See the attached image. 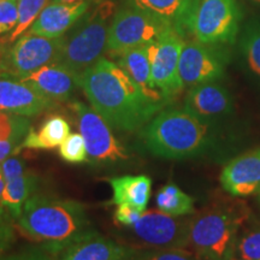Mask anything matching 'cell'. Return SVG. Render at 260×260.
<instances>
[{
	"mask_svg": "<svg viewBox=\"0 0 260 260\" xmlns=\"http://www.w3.org/2000/svg\"><path fill=\"white\" fill-rule=\"evenodd\" d=\"M71 110L76 117L77 126L86 142L88 157L96 162H116L129 158L124 146L113 135L111 126L93 107L73 102Z\"/></svg>",
	"mask_w": 260,
	"mask_h": 260,
	"instance_id": "9c48e42d",
	"label": "cell"
},
{
	"mask_svg": "<svg viewBox=\"0 0 260 260\" xmlns=\"http://www.w3.org/2000/svg\"><path fill=\"white\" fill-rule=\"evenodd\" d=\"M223 189L234 197L260 193V148L230 160L220 172Z\"/></svg>",
	"mask_w": 260,
	"mask_h": 260,
	"instance_id": "2e32d148",
	"label": "cell"
},
{
	"mask_svg": "<svg viewBox=\"0 0 260 260\" xmlns=\"http://www.w3.org/2000/svg\"><path fill=\"white\" fill-rule=\"evenodd\" d=\"M259 203H260V193H259Z\"/></svg>",
	"mask_w": 260,
	"mask_h": 260,
	"instance_id": "ab89813d",
	"label": "cell"
},
{
	"mask_svg": "<svg viewBox=\"0 0 260 260\" xmlns=\"http://www.w3.org/2000/svg\"><path fill=\"white\" fill-rule=\"evenodd\" d=\"M56 106V102L48 99L25 81L6 71H0V111L31 117Z\"/></svg>",
	"mask_w": 260,
	"mask_h": 260,
	"instance_id": "4fadbf2b",
	"label": "cell"
},
{
	"mask_svg": "<svg viewBox=\"0 0 260 260\" xmlns=\"http://www.w3.org/2000/svg\"><path fill=\"white\" fill-rule=\"evenodd\" d=\"M5 58L6 56H4V51L0 47V71H5Z\"/></svg>",
	"mask_w": 260,
	"mask_h": 260,
	"instance_id": "e575fe53",
	"label": "cell"
},
{
	"mask_svg": "<svg viewBox=\"0 0 260 260\" xmlns=\"http://www.w3.org/2000/svg\"><path fill=\"white\" fill-rule=\"evenodd\" d=\"M148 249L119 245L93 229L65 246L56 260H145Z\"/></svg>",
	"mask_w": 260,
	"mask_h": 260,
	"instance_id": "7c38bea8",
	"label": "cell"
},
{
	"mask_svg": "<svg viewBox=\"0 0 260 260\" xmlns=\"http://www.w3.org/2000/svg\"><path fill=\"white\" fill-rule=\"evenodd\" d=\"M184 110L205 122L212 123L232 111V98L219 84H198L188 92Z\"/></svg>",
	"mask_w": 260,
	"mask_h": 260,
	"instance_id": "d6986e66",
	"label": "cell"
},
{
	"mask_svg": "<svg viewBox=\"0 0 260 260\" xmlns=\"http://www.w3.org/2000/svg\"><path fill=\"white\" fill-rule=\"evenodd\" d=\"M70 135V124L60 115L48 116L38 130L30 129L25 136L22 148L40 149L48 151L54 149L63 144V141Z\"/></svg>",
	"mask_w": 260,
	"mask_h": 260,
	"instance_id": "603a6c76",
	"label": "cell"
},
{
	"mask_svg": "<svg viewBox=\"0 0 260 260\" xmlns=\"http://www.w3.org/2000/svg\"><path fill=\"white\" fill-rule=\"evenodd\" d=\"M16 226L53 256L93 229L83 204L38 193L25 201Z\"/></svg>",
	"mask_w": 260,
	"mask_h": 260,
	"instance_id": "7a4b0ae2",
	"label": "cell"
},
{
	"mask_svg": "<svg viewBox=\"0 0 260 260\" xmlns=\"http://www.w3.org/2000/svg\"><path fill=\"white\" fill-rule=\"evenodd\" d=\"M145 260H199V256L186 248H174L151 251Z\"/></svg>",
	"mask_w": 260,
	"mask_h": 260,
	"instance_id": "1f68e13d",
	"label": "cell"
},
{
	"mask_svg": "<svg viewBox=\"0 0 260 260\" xmlns=\"http://www.w3.org/2000/svg\"><path fill=\"white\" fill-rule=\"evenodd\" d=\"M3 190H4V178H3L2 172H0V205H2V197H3Z\"/></svg>",
	"mask_w": 260,
	"mask_h": 260,
	"instance_id": "8d00e7d4",
	"label": "cell"
},
{
	"mask_svg": "<svg viewBox=\"0 0 260 260\" xmlns=\"http://www.w3.org/2000/svg\"><path fill=\"white\" fill-rule=\"evenodd\" d=\"M18 21L17 0L0 3V35L11 34Z\"/></svg>",
	"mask_w": 260,
	"mask_h": 260,
	"instance_id": "4dcf8cb0",
	"label": "cell"
},
{
	"mask_svg": "<svg viewBox=\"0 0 260 260\" xmlns=\"http://www.w3.org/2000/svg\"><path fill=\"white\" fill-rule=\"evenodd\" d=\"M158 210L174 217H182L194 212V199L176 184L168 183L160 188L155 197Z\"/></svg>",
	"mask_w": 260,
	"mask_h": 260,
	"instance_id": "d4e9b609",
	"label": "cell"
},
{
	"mask_svg": "<svg viewBox=\"0 0 260 260\" xmlns=\"http://www.w3.org/2000/svg\"><path fill=\"white\" fill-rule=\"evenodd\" d=\"M16 220L3 205H0V260L11 248L16 240Z\"/></svg>",
	"mask_w": 260,
	"mask_h": 260,
	"instance_id": "f546056e",
	"label": "cell"
},
{
	"mask_svg": "<svg viewBox=\"0 0 260 260\" xmlns=\"http://www.w3.org/2000/svg\"><path fill=\"white\" fill-rule=\"evenodd\" d=\"M0 172L4 178L2 205L16 220L25 201L37 194L39 177L29 170L23 159L16 154L10 155L0 162Z\"/></svg>",
	"mask_w": 260,
	"mask_h": 260,
	"instance_id": "5bb4252c",
	"label": "cell"
},
{
	"mask_svg": "<svg viewBox=\"0 0 260 260\" xmlns=\"http://www.w3.org/2000/svg\"><path fill=\"white\" fill-rule=\"evenodd\" d=\"M142 211H140L130 205H117V209L115 211V222L118 225L132 228L138 220L141 218Z\"/></svg>",
	"mask_w": 260,
	"mask_h": 260,
	"instance_id": "d6a6232c",
	"label": "cell"
},
{
	"mask_svg": "<svg viewBox=\"0 0 260 260\" xmlns=\"http://www.w3.org/2000/svg\"><path fill=\"white\" fill-rule=\"evenodd\" d=\"M242 50L249 68L260 76V28L246 32L242 41Z\"/></svg>",
	"mask_w": 260,
	"mask_h": 260,
	"instance_id": "f1b7e54d",
	"label": "cell"
},
{
	"mask_svg": "<svg viewBox=\"0 0 260 260\" xmlns=\"http://www.w3.org/2000/svg\"><path fill=\"white\" fill-rule=\"evenodd\" d=\"M134 8L148 12L171 25L178 34L188 22L199 0H130Z\"/></svg>",
	"mask_w": 260,
	"mask_h": 260,
	"instance_id": "7402d4cb",
	"label": "cell"
},
{
	"mask_svg": "<svg viewBox=\"0 0 260 260\" xmlns=\"http://www.w3.org/2000/svg\"><path fill=\"white\" fill-rule=\"evenodd\" d=\"M239 19L236 0H199L188 28L201 44H226L235 40Z\"/></svg>",
	"mask_w": 260,
	"mask_h": 260,
	"instance_id": "52a82bcc",
	"label": "cell"
},
{
	"mask_svg": "<svg viewBox=\"0 0 260 260\" xmlns=\"http://www.w3.org/2000/svg\"><path fill=\"white\" fill-rule=\"evenodd\" d=\"M63 38H46L25 32L17 39L5 58V71L24 79L45 67L57 63Z\"/></svg>",
	"mask_w": 260,
	"mask_h": 260,
	"instance_id": "30bf717a",
	"label": "cell"
},
{
	"mask_svg": "<svg viewBox=\"0 0 260 260\" xmlns=\"http://www.w3.org/2000/svg\"><path fill=\"white\" fill-rule=\"evenodd\" d=\"M30 129L28 117L0 111V162L18 153Z\"/></svg>",
	"mask_w": 260,
	"mask_h": 260,
	"instance_id": "cb8c5ba5",
	"label": "cell"
},
{
	"mask_svg": "<svg viewBox=\"0 0 260 260\" xmlns=\"http://www.w3.org/2000/svg\"><path fill=\"white\" fill-rule=\"evenodd\" d=\"M253 2H255V3H259V4H260V0H253Z\"/></svg>",
	"mask_w": 260,
	"mask_h": 260,
	"instance_id": "74e56055",
	"label": "cell"
},
{
	"mask_svg": "<svg viewBox=\"0 0 260 260\" xmlns=\"http://www.w3.org/2000/svg\"><path fill=\"white\" fill-rule=\"evenodd\" d=\"M48 0H17L18 21L11 34L9 35V42H15L24 32L29 30L32 23L37 21L40 12L44 10Z\"/></svg>",
	"mask_w": 260,
	"mask_h": 260,
	"instance_id": "484cf974",
	"label": "cell"
},
{
	"mask_svg": "<svg viewBox=\"0 0 260 260\" xmlns=\"http://www.w3.org/2000/svg\"><path fill=\"white\" fill-rule=\"evenodd\" d=\"M178 73L183 87L213 82L224 73V64L216 52L204 44H184L180 56Z\"/></svg>",
	"mask_w": 260,
	"mask_h": 260,
	"instance_id": "9a60e30c",
	"label": "cell"
},
{
	"mask_svg": "<svg viewBox=\"0 0 260 260\" xmlns=\"http://www.w3.org/2000/svg\"><path fill=\"white\" fill-rule=\"evenodd\" d=\"M213 207L189 220V245L203 260H234L245 207Z\"/></svg>",
	"mask_w": 260,
	"mask_h": 260,
	"instance_id": "277c9868",
	"label": "cell"
},
{
	"mask_svg": "<svg viewBox=\"0 0 260 260\" xmlns=\"http://www.w3.org/2000/svg\"><path fill=\"white\" fill-rule=\"evenodd\" d=\"M80 87L93 109L122 133L142 129L162 107L149 99L118 64L106 58L80 75Z\"/></svg>",
	"mask_w": 260,
	"mask_h": 260,
	"instance_id": "6da1fadb",
	"label": "cell"
},
{
	"mask_svg": "<svg viewBox=\"0 0 260 260\" xmlns=\"http://www.w3.org/2000/svg\"><path fill=\"white\" fill-rule=\"evenodd\" d=\"M3 2H5V0H0V3H3Z\"/></svg>",
	"mask_w": 260,
	"mask_h": 260,
	"instance_id": "f35d334b",
	"label": "cell"
},
{
	"mask_svg": "<svg viewBox=\"0 0 260 260\" xmlns=\"http://www.w3.org/2000/svg\"><path fill=\"white\" fill-rule=\"evenodd\" d=\"M22 80L57 104L70 100L80 87V75L59 63L45 65Z\"/></svg>",
	"mask_w": 260,
	"mask_h": 260,
	"instance_id": "ac0fdd59",
	"label": "cell"
},
{
	"mask_svg": "<svg viewBox=\"0 0 260 260\" xmlns=\"http://www.w3.org/2000/svg\"><path fill=\"white\" fill-rule=\"evenodd\" d=\"M184 42L174 29L165 32L158 41L148 45L152 65V81L165 99L176 95L183 88L178 64Z\"/></svg>",
	"mask_w": 260,
	"mask_h": 260,
	"instance_id": "8fae6325",
	"label": "cell"
},
{
	"mask_svg": "<svg viewBox=\"0 0 260 260\" xmlns=\"http://www.w3.org/2000/svg\"><path fill=\"white\" fill-rule=\"evenodd\" d=\"M234 260H260V229L239 236Z\"/></svg>",
	"mask_w": 260,
	"mask_h": 260,
	"instance_id": "83f0119b",
	"label": "cell"
},
{
	"mask_svg": "<svg viewBox=\"0 0 260 260\" xmlns=\"http://www.w3.org/2000/svg\"><path fill=\"white\" fill-rule=\"evenodd\" d=\"M129 229L133 230V236L142 249L161 251L189 246V220L180 219L160 210L144 212Z\"/></svg>",
	"mask_w": 260,
	"mask_h": 260,
	"instance_id": "ba28073f",
	"label": "cell"
},
{
	"mask_svg": "<svg viewBox=\"0 0 260 260\" xmlns=\"http://www.w3.org/2000/svg\"><path fill=\"white\" fill-rule=\"evenodd\" d=\"M171 29L174 28L167 22L144 10H122L110 25L106 51L110 56L118 58L132 48L158 41Z\"/></svg>",
	"mask_w": 260,
	"mask_h": 260,
	"instance_id": "8992f818",
	"label": "cell"
},
{
	"mask_svg": "<svg viewBox=\"0 0 260 260\" xmlns=\"http://www.w3.org/2000/svg\"><path fill=\"white\" fill-rule=\"evenodd\" d=\"M92 3L52 2L40 12L27 32L46 38H61L75 23L87 14Z\"/></svg>",
	"mask_w": 260,
	"mask_h": 260,
	"instance_id": "e0dca14e",
	"label": "cell"
},
{
	"mask_svg": "<svg viewBox=\"0 0 260 260\" xmlns=\"http://www.w3.org/2000/svg\"><path fill=\"white\" fill-rule=\"evenodd\" d=\"M2 260H56L54 256L50 254L47 251H45L42 247H39V248H30L25 249V251H22L17 253V254H14L6 259Z\"/></svg>",
	"mask_w": 260,
	"mask_h": 260,
	"instance_id": "836d02e7",
	"label": "cell"
},
{
	"mask_svg": "<svg viewBox=\"0 0 260 260\" xmlns=\"http://www.w3.org/2000/svg\"><path fill=\"white\" fill-rule=\"evenodd\" d=\"M112 188V203L115 205H130L142 212L147 207L152 191V180L146 175H125L107 178Z\"/></svg>",
	"mask_w": 260,
	"mask_h": 260,
	"instance_id": "44dd1931",
	"label": "cell"
},
{
	"mask_svg": "<svg viewBox=\"0 0 260 260\" xmlns=\"http://www.w3.org/2000/svg\"><path fill=\"white\" fill-rule=\"evenodd\" d=\"M142 145L165 159H188L203 154L213 142L211 123L186 110H165L141 129Z\"/></svg>",
	"mask_w": 260,
	"mask_h": 260,
	"instance_id": "3957f363",
	"label": "cell"
},
{
	"mask_svg": "<svg viewBox=\"0 0 260 260\" xmlns=\"http://www.w3.org/2000/svg\"><path fill=\"white\" fill-rule=\"evenodd\" d=\"M59 155L69 164H81L88 160L86 142L81 133H74L64 140L59 146Z\"/></svg>",
	"mask_w": 260,
	"mask_h": 260,
	"instance_id": "4316f807",
	"label": "cell"
},
{
	"mask_svg": "<svg viewBox=\"0 0 260 260\" xmlns=\"http://www.w3.org/2000/svg\"><path fill=\"white\" fill-rule=\"evenodd\" d=\"M148 45L132 48V50L124 52L118 57L117 64L138 83V86L149 99L155 103L162 104V100L165 98L155 88L153 81H152V65Z\"/></svg>",
	"mask_w": 260,
	"mask_h": 260,
	"instance_id": "ffe728a7",
	"label": "cell"
},
{
	"mask_svg": "<svg viewBox=\"0 0 260 260\" xmlns=\"http://www.w3.org/2000/svg\"><path fill=\"white\" fill-rule=\"evenodd\" d=\"M113 5L100 2L98 8L83 21L70 37L63 38L57 63L81 75L102 58L109 38L107 21L112 16Z\"/></svg>",
	"mask_w": 260,
	"mask_h": 260,
	"instance_id": "5b68a950",
	"label": "cell"
},
{
	"mask_svg": "<svg viewBox=\"0 0 260 260\" xmlns=\"http://www.w3.org/2000/svg\"><path fill=\"white\" fill-rule=\"evenodd\" d=\"M53 2H57V3H80V2H89V3H93V2H103V0H53Z\"/></svg>",
	"mask_w": 260,
	"mask_h": 260,
	"instance_id": "d590c367",
	"label": "cell"
}]
</instances>
